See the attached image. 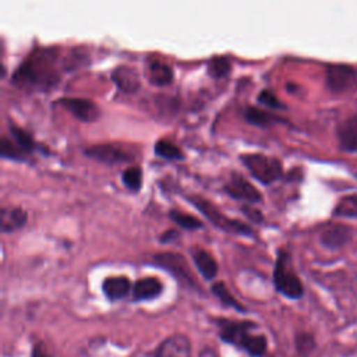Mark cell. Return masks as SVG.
Masks as SVG:
<instances>
[{"label":"cell","mask_w":357,"mask_h":357,"mask_svg":"<svg viewBox=\"0 0 357 357\" xmlns=\"http://www.w3.org/2000/svg\"><path fill=\"white\" fill-rule=\"evenodd\" d=\"M54 53L50 50L36 52L15 73L14 81L21 85H43L54 81L52 64Z\"/></svg>","instance_id":"obj_1"},{"label":"cell","mask_w":357,"mask_h":357,"mask_svg":"<svg viewBox=\"0 0 357 357\" xmlns=\"http://www.w3.org/2000/svg\"><path fill=\"white\" fill-rule=\"evenodd\" d=\"M273 282L276 290L289 298L297 300L303 296V284L298 276L291 271L289 254L284 251H279L273 272Z\"/></svg>","instance_id":"obj_2"},{"label":"cell","mask_w":357,"mask_h":357,"mask_svg":"<svg viewBox=\"0 0 357 357\" xmlns=\"http://www.w3.org/2000/svg\"><path fill=\"white\" fill-rule=\"evenodd\" d=\"M244 166L250 170L251 176L262 184H269L278 180L282 174V165L278 159L261 155L250 153L241 156Z\"/></svg>","instance_id":"obj_3"},{"label":"cell","mask_w":357,"mask_h":357,"mask_svg":"<svg viewBox=\"0 0 357 357\" xmlns=\"http://www.w3.org/2000/svg\"><path fill=\"white\" fill-rule=\"evenodd\" d=\"M190 201L194 204V206L204 213L205 218H208L216 227L225 230V231H230V233H236V234H244V236H251L252 230L250 226H247L245 223L240 222V220H233L229 219L227 216H225L218 208H215L211 202H208L204 198L195 197V198H190Z\"/></svg>","instance_id":"obj_4"},{"label":"cell","mask_w":357,"mask_h":357,"mask_svg":"<svg viewBox=\"0 0 357 357\" xmlns=\"http://www.w3.org/2000/svg\"><path fill=\"white\" fill-rule=\"evenodd\" d=\"M219 328H220V337L223 342L244 349L247 342L252 336L250 331L255 328V324L248 321L219 319Z\"/></svg>","instance_id":"obj_5"},{"label":"cell","mask_w":357,"mask_h":357,"mask_svg":"<svg viewBox=\"0 0 357 357\" xmlns=\"http://www.w3.org/2000/svg\"><path fill=\"white\" fill-rule=\"evenodd\" d=\"M326 85L335 93L349 92L357 85L356 71L344 64L331 66L326 71Z\"/></svg>","instance_id":"obj_6"},{"label":"cell","mask_w":357,"mask_h":357,"mask_svg":"<svg viewBox=\"0 0 357 357\" xmlns=\"http://www.w3.org/2000/svg\"><path fill=\"white\" fill-rule=\"evenodd\" d=\"M85 153L98 160V162H102V163H106V165H117V163H123V162H127L131 159V155L116 146V145H112V144H102V145H93L91 148H88L85 151Z\"/></svg>","instance_id":"obj_7"},{"label":"cell","mask_w":357,"mask_h":357,"mask_svg":"<svg viewBox=\"0 0 357 357\" xmlns=\"http://www.w3.org/2000/svg\"><path fill=\"white\" fill-rule=\"evenodd\" d=\"M153 261L163 269L172 272L174 276L181 278L187 282L192 280V275H191L190 268L183 255L176 254V252H162V254L155 255Z\"/></svg>","instance_id":"obj_8"},{"label":"cell","mask_w":357,"mask_h":357,"mask_svg":"<svg viewBox=\"0 0 357 357\" xmlns=\"http://www.w3.org/2000/svg\"><path fill=\"white\" fill-rule=\"evenodd\" d=\"M153 357H191V343L184 335H173L159 344Z\"/></svg>","instance_id":"obj_9"},{"label":"cell","mask_w":357,"mask_h":357,"mask_svg":"<svg viewBox=\"0 0 357 357\" xmlns=\"http://www.w3.org/2000/svg\"><path fill=\"white\" fill-rule=\"evenodd\" d=\"M60 103L63 105L64 109H67L74 117H77L81 121L91 123L98 120L99 117V109L93 102L88 99L68 98V99H61Z\"/></svg>","instance_id":"obj_10"},{"label":"cell","mask_w":357,"mask_h":357,"mask_svg":"<svg viewBox=\"0 0 357 357\" xmlns=\"http://www.w3.org/2000/svg\"><path fill=\"white\" fill-rule=\"evenodd\" d=\"M226 192L236 198V199H241V201H247V202H259L261 201V192L244 177L238 176V174H233L229 184L225 187Z\"/></svg>","instance_id":"obj_11"},{"label":"cell","mask_w":357,"mask_h":357,"mask_svg":"<svg viewBox=\"0 0 357 357\" xmlns=\"http://www.w3.org/2000/svg\"><path fill=\"white\" fill-rule=\"evenodd\" d=\"M351 238V230L343 225H333L321 233V244L331 250H337L346 245Z\"/></svg>","instance_id":"obj_12"},{"label":"cell","mask_w":357,"mask_h":357,"mask_svg":"<svg viewBox=\"0 0 357 357\" xmlns=\"http://www.w3.org/2000/svg\"><path fill=\"white\" fill-rule=\"evenodd\" d=\"M163 290V284L158 278H141L135 282L132 287V297L135 301L152 300L158 297Z\"/></svg>","instance_id":"obj_13"},{"label":"cell","mask_w":357,"mask_h":357,"mask_svg":"<svg viewBox=\"0 0 357 357\" xmlns=\"http://www.w3.org/2000/svg\"><path fill=\"white\" fill-rule=\"evenodd\" d=\"M112 79L119 86V89H121L123 92H127V93L137 92L139 89V85H141L137 71L130 68V67L116 68L112 74Z\"/></svg>","instance_id":"obj_14"},{"label":"cell","mask_w":357,"mask_h":357,"mask_svg":"<svg viewBox=\"0 0 357 357\" xmlns=\"http://www.w3.org/2000/svg\"><path fill=\"white\" fill-rule=\"evenodd\" d=\"M102 290L109 300L116 301L128 294L131 290V282L126 276H112L103 280Z\"/></svg>","instance_id":"obj_15"},{"label":"cell","mask_w":357,"mask_h":357,"mask_svg":"<svg viewBox=\"0 0 357 357\" xmlns=\"http://www.w3.org/2000/svg\"><path fill=\"white\" fill-rule=\"evenodd\" d=\"M340 148L350 152H357V117L349 119L337 128Z\"/></svg>","instance_id":"obj_16"},{"label":"cell","mask_w":357,"mask_h":357,"mask_svg":"<svg viewBox=\"0 0 357 357\" xmlns=\"http://www.w3.org/2000/svg\"><path fill=\"white\" fill-rule=\"evenodd\" d=\"M194 264L198 268V271L202 273V276L206 280H211L218 273V262L216 259L205 250H198L192 255Z\"/></svg>","instance_id":"obj_17"},{"label":"cell","mask_w":357,"mask_h":357,"mask_svg":"<svg viewBox=\"0 0 357 357\" xmlns=\"http://www.w3.org/2000/svg\"><path fill=\"white\" fill-rule=\"evenodd\" d=\"M149 79L153 85H169L173 81V70L167 63L153 60L149 64Z\"/></svg>","instance_id":"obj_18"},{"label":"cell","mask_w":357,"mask_h":357,"mask_svg":"<svg viewBox=\"0 0 357 357\" xmlns=\"http://www.w3.org/2000/svg\"><path fill=\"white\" fill-rule=\"evenodd\" d=\"M26 222V212L21 208L1 211V231L8 233L22 227Z\"/></svg>","instance_id":"obj_19"},{"label":"cell","mask_w":357,"mask_h":357,"mask_svg":"<svg viewBox=\"0 0 357 357\" xmlns=\"http://www.w3.org/2000/svg\"><path fill=\"white\" fill-rule=\"evenodd\" d=\"M244 117L250 124L258 126V127H269L279 121L276 116H273L262 109H258V107H248L244 112Z\"/></svg>","instance_id":"obj_20"},{"label":"cell","mask_w":357,"mask_h":357,"mask_svg":"<svg viewBox=\"0 0 357 357\" xmlns=\"http://www.w3.org/2000/svg\"><path fill=\"white\" fill-rule=\"evenodd\" d=\"M155 153L159 155L163 159H169V160H177V159H183V152L181 149L166 139H160L156 142L155 145Z\"/></svg>","instance_id":"obj_21"},{"label":"cell","mask_w":357,"mask_h":357,"mask_svg":"<svg viewBox=\"0 0 357 357\" xmlns=\"http://www.w3.org/2000/svg\"><path fill=\"white\" fill-rule=\"evenodd\" d=\"M211 290H212V293H213L225 305H229V307L236 308V310H238V311H245V308L230 294V291H229V289L226 287L225 283L218 282V283L212 284Z\"/></svg>","instance_id":"obj_22"},{"label":"cell","mask_w":357,"mask_h":357,"mask_svg":"<svg viewBox=\"0 0 357 357\" xmlns=\"http://www.w3.org/2000/svg\"><path fill=\"white\" fill-rule=\"evenodd\" d=\"M230 71V61L227 57H213L208 64V73L213 78H222Z\"/></svg>","instance_id":"obj_23"},{"label":"cell","mask_w":357,"mask_h":357,"mask_svg":"<svg viewBox=\"0 0 357 357\" xmlns=\"http://www.w3.org/2000/svg\"><path fill=\"white\" fill-rule=\"evenodd\" d=\"M170 218H172V220H174L178 226H181V227H184V229L194 230V229L202 227L201 220H198L195 216L183 213V212H180V211H172V212H170Z\"/></svg>","instance_id":"obj_24"},{"label":"cell","mask_w":357,"mask_h":357,"mask_svg":"<svg viewBox=\"0 0 357 357\" xmlns=\"http://www.w3.org/2000/svg\"><path fill=\"white\" fill-rule=\"evenodd\" d=\"M123 183L130 190H138L142 183V173L138 166H131L123 173Z\"/></svg>","instance_id":"obj_25"},{"label":"cell","mask_w":357,"mask_h":357,"mask_svg":"<svg viewBox=\"0 0 357 357\" xmlns=\"http://www.w3.org/2000/svg\"><path fill=\"white\" fill-rule=\"evenodd\" d=\"M10 132L13 135V138L15 139L17 145L24 151V152H29L32 151L33 148V141H32V137L22 128H18V127H10Z\"/></svg>","instance_id":"obj_26"},{"label":"cell","mask_w":357,"mask_h":357,"mask_svg":"<svg viewBox=\"0 0 357 357\" xmlns=\"http://www.w3.org/2000/svg\"><path fill=\"white\" fill-rule=\"evenodd\" d=\"M315 347V340L310 333H298L296 336V349L300 356H308Z\"/></svg>","instance_id":"obj_27"},{"label":"cell","mask_w":357,"mask_h":357,"mask_svg":"<svg viewBox=\"0 0 357 357\" xmlns=\"http://www.w3.org/2000/svg\"><path fill=\"white\" fill-rule=\"evenodd\" d=\"M1 155L4 158H8V159H15V160H21L22 159V149L20 146H15L8 138H3L1 139Z\"/></svg>","instance_id":"obj_28"},{"label":"cell","mask_w":357,"mask_h":357,"mask_svg":"<svg viewBox=\"0 0 357 357\" xmlns=\"http://www.w3.org/2000/svg\"><path fill=\"white\" fill-rule=\"evenodd\" d=\"M258 100H259V103H262L264 106H268V107H273V109L283 107L282 102L271 91H262L258 96Z\"/></svg>","instance_id":"obj_29"},{"label":"cell","mask_w":357,"mask_h":357,"mask_svg":"<svg viewBox=\"0 0 357 357\" xmlns=\"http://www.w3.org/2000/svg\"><path fill=\"white\" fill-rule=\"evenodd\" d=\"M243 212H244V215L247 216V218H250L251 220H254V222H262V213L258 211V209H255V208H251V206H244L243 208Z\"/></svg>","instance_id":"obj_30"},{"label":"cell","mask_w":357,"mask_h":357,"mask_svg":"<svg viewBox=\"0 0 357 357\" xmlns=\"http://www.w3.org/2000/svg\"><path fill=\"white\" fill-rule=\"evenodd\" d=\"M31 357H50V354H47L46 350H45L40 344H36V346L32 349Z\"/></svg>","instance_id":"obj_31"},{"label":"cell","mask_w":357,"mask_h":357,"mask_svg":"<svg viewBox=\"0 0 357 357\" xmlns=\"http://www.w3.org/2000/svg\"><path fill=\"white\" fill-rule=\"evenodd\" d=\"M176 237H177V231H176V230H169V231H166V233L162 234L160 241L166 243V241H170V240H173V238H176Z\"/></svg>","instance_id":"obj_32"},{"label":"cell","mask_w":357,"mask_h":357,"mask_svg":"<svg viewBox=\"0 0 357 357\" xmlns=\"http://www.w3.org/2000/svg\"><path fill=\"white\" fill-rule=\"evenodd\" d=\"M347 202H349V205H350V206H347V208H350V211H349L347 213H350V212H351V209H353V211H357V197H351V198H349V199H347Z\"/></svg>","instance_id":"obj_33"},{"label":"cell","mask_w":357,"mask_h":357,"mask_svg":"<svg viewBox=\"0 0 357 357\" xmlns=\"http://www.w3.org/2000/svg\"><path fill=\"white\" fill-rule=\"evenodd\" d=\"M199 357H216V354H215L213 350L205 349V350H202V353L199 354Z\"/></svg>","instance_id":"obj_34"}]
</instances>
